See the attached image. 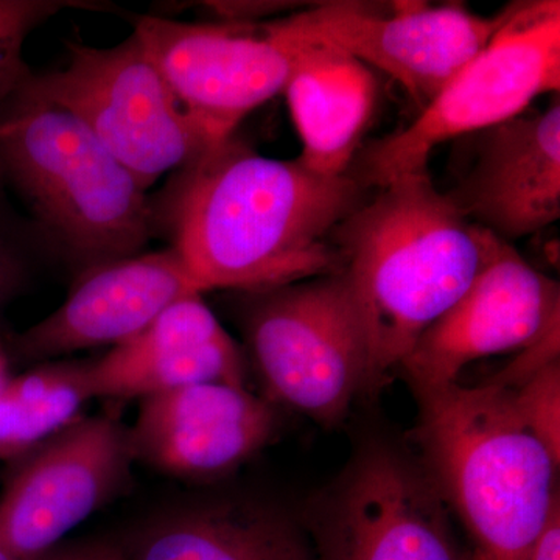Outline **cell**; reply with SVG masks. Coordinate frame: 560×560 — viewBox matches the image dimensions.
<instances>
[{"instance_id":"cell-1","label":"cell","mask_w":560,"mask_h":560,"mask_svg":"<svg viewBox=\"0 0 560 560\" xmlns=\"http://www.w3.org/2000/svg\"><path fill=\"white\" fill-rule=\"evenodd\" d=\"M350 175L264 156L231 138L180 168L172 248L201 293H260L341 272L335 232L361 202Z\"/></svg>"},{"instance_id":"cell-2","label":"cell","mask_w":560,"mask_h":560,"mask_svg":"<svg viewBox=\"0 0 560 560\" xmlns=\"http://www.w3.org/2000/svg\"><path fill=\"white\" fill-rule=\"evenodd\" d=\"M500 242L438 190L429 172L393 180L342 221L335 246L366 337L364 393H377L399 370Z\"/></svg>"},{"instance_id":"cell-3","label":"cell","mask_w":560,"mask_h":560,"mask_svg":"<svg viewBox=\"0 0 560 560\" xmlns=\"http://www.w3.org/2000/svg\"><path fill=\"white\" fill-rule=\"evenodd\" d=\"M425 471L474 541L471 560H522L559 503V463L493 382L418 393Z\"/></svg>"},{"instance_id":"cell-4","label":"cell","mask_w":560,"mask_h":560,"mask_svg":"<svg viewBox=\"0 0 560 560\" xmlns=\"http://www.w3.org/2000/svg\"><path fill=\"white\" fill-rule=\"evenodd\" d=\"M31 73L0 109V173L86 270L140 254L153 231L147 190Z\"/></svg>"},{"instance_id":"cell-5","label":"cell","mask_w":560,"mask_h":560,"mask_svg":"<svg viewBox=\"0 0 560 560\" xmlns=\"http://www.w3.org/2000/svg\"><path fill=\"white\" fill-rule=\"evenodd\" d=\"M559 0L514 3L489 46L418 119L357 156L348 175L363 189H382L404 176L429 172L431 153L442 143L514 119L540 95L559 94Z\"/></svg>"},{"instance_id":"cell-6","label":"cell","mask_w":560,"mask_h":560,"mask_svg":"<svg viewBox=\"0 0 560 560\" xmlns=\"http://www.w3.org/2000/svg\"><path fill=\"white\" fill-rule=\"evenodd\" d=\"M31 79L86 124L145 190L219 143L187 113L135 33L113 47L70 43L61 69Z\"/></svg>"},{"instance_id":"cell-7","label":"cell","mask_w":560,"mask_h":560,"mask_svg":"<svg viewBox=\"0 0 560 560\" xmlns=\"http://www.w3.org/2000/svg\"><path fill=\"white\" fill-rule=\"evenodd\" d=\"M254 294L246 335L271 399L337 425L368 375L366 337L348 280L338 272Z\"/></svg>"},{"instance_id":"cell-8","label":"cell","mask_w":560,"mask_h":560,"mask_svg":"<svg viewBox=\"0 0 560 560\" xmlns=\"http://www.w3.org/2000/svg\"><path fill=\"white\" fill-rule=\"evenodd\" d=\"M136 38L212 140L231 138L249 113L283 94L307 43L285 20L135 21Z\"/></svg>"},{"instance_id":"cell-9","label":"cell","mask_w":560,"mask_h":560,"mask_svg":"<svg viewBox=\"0 0 560 560\" xmlns=\"http://www.w3.org/2000/svg\"><path fill=\"white\" fill-rule=\"evenodd\" d=\"M319 560H467L425 470L385 442L364 445L307 508Z\"/></svg>"},{"instance_id":"cell-10","label":"cell","mask_w":560,"mask_h":560,"mask_svg":"<svg viewBox=\"0 0 560 560\" xmlns=\"http://www.w3.org/2000/svg\"><path fill=\"white\" fill-rule=\"evenodd\" d=\"M480 16L458 3L394 2L389 13L330 2L285 18L298 38L324 44L381 70L425 108L489 46L510 16Z\"/></svg>"},{"instance_id":"cell-11","label":"cell","mask_w":560,"mask_h":560,"mask_svg":"<svg viewBox=\"0 0 560 560\" xmlns=\"http://www.w3.org/2000/svg\"><path fill=\"white\" fill-rule=\"evenodd\" d=\"M128 429L114 416L80 418L13 460L0 492V547L36 560L109 503L132 463Z\"/></svg>"},{"instance_id":"cell-12","label":"cell","mask_w":560,"mask_h":560,"mask_svg":"<svg viewBox=\"0 0 560 560\" xmlns=\"http://www.w3.org/2000/svg\"><path fill=\"white\" fill-rule=\"evenodd\" d=\"M560 326L559 283L501 241L466 293L401 361L416 394L458 382L471 361L528 348Z\"/></svg>"},{"instance_id":"cell-13","label":"cell","mask_w":560,"mask_h":560,"mask_svg":"<svg viewBox=\"0 0 560 560\" xmlns=\"http://www.w3.org/2000/svg\"><path fill=\"white\" fill-rule=\"evenodd\" d=\"M276 419L270 401L243 385L198 383L142 399L128 442L132 459L162 474L208 480L264 448Z\"/></svg>"},{"instance_id":"cell-14","label":"cell","mask_w":560,"mask_h":560,"mask_svg":"<svg viewBox=\"0 0 560 560\" xmlns=\"http://www.w3.org/2000/svg\"><path fill=\"white\" fill-rule=\"evenodd\" d=\"M195 293L201 291L173 248L95 265L84 271L68 300L21 334L13 348L28 361L116 348Z\"/></svg>"},{"instance_id":"cell-15","label":"cell","mask_w":560,"mask_h":560,"mask_svg":"<svg viewBox=\"0 0 560 560\" xmlns=\"http://www.w3.org/2000/svg\"><path fill=\"white\" fill-rule=\"evenodd\" d=\"M477 156L447 194L475 224L510 243L560 217V101L478 132Z\"/></svg>"},{"instance_id":"cell-16","label":"cell","mask_w":560,"mask_h":560,"mask_svg":"<svg viewBox=\"0 0 560 560\" xmlns=\"http://www.w3.org/2000/svg\"><path fill=\"white\" fill-rule=\"evenodd\" d=\"M245 374L237 342L201 293L176 301L131 340L88 361L92 399L142 400L198 383L245 386Z\"/></svg>"},{"instance_id":"cell-17","label":"cell","mask_w":560,"mask_h":560,"mask_svg":"<svg viewBox=\"0 0 560 560\" xmlns=\"http://www.w3.org/2000/svg\"><path fill=\"white\" fill-rule=\"evenodd\" d=\"M378 91L370 66L335 47L307 43L283 90L304 167L327 178L348 175L377 109Z\"/></svg>"},{"instance_id":"cell-18","label":"cell","mask_w":560,"mask_h":560,"mask_svg":"<svg viewBox=\"0 0 560 560\" xmlns=\"http://www.w3.org/2000/svg\"><path fill=\"white\" fill-rule=\"evenodd\" d=\"M130 560H316L304 530L276 508L215 501L173 512L142 534Z\"/></svg>"},{"instance_id":"cell-19","label":"cell","mask_w":560,"mask_h":560,"mask_svg":"<svg viewBox=\"0 0 560 560\" xmlns=\"http://www.w3.org/2000/svg\"><path fill=\"white\" fill-rule=\"evenodd\" d=\"M90 400L88 361H47L10 378L0 390V463H13L68 429Z\"/></svg>"},{"instance_id":"cell-20","label":"cell","mask_w":560,"mask_h":560,"mask_svg":"<svg viewBox=\"0 0 560 560\" xmlns=\"http://www.w3.org/2000/svg\"><path fill=\"white\" fill-rule=\"evenodd\" d=\"M77 5L65 0H0V109L31 72L22 57L28 35L55 14Z\"/></svg>"},{"instance_id":"cell-21","label":"cell","mask_w":560,"mask_h":560,"mask_svg":"<svg viewBox=\"0 0 560 560\" xmlns=\"http://www.w3.org/2000/svg\"><path fill=\"white\" fill-rule=\"evenodd\" d=\"M511 394L523 425L560 463V360L511 389Z\"/></svg>"},{"instance_id":"cell-22","label":"cell","mask_w":560,"mask_h":560,"mask_svg":"<svg viewBox=\"0 0 560 560\" xmlns=\"http://www.w3.org/2000/svg\"><path fill=\"white\" fill-rule=\"evenodd\" d=\"M21 278L20 254L16 253L7 232L0 226V305L14 293L16 287L20 285Z\"/></svg>"},{"instance_id":"cell-23","label":"cell","mask_w":560,"mask_h":560,"mask_svg":"<svg viewBox=\"0 0 560 560\" xmlns=\"http://www.w3.org/2000/svg\"><path fill=\"white\" fill-rule=\"evenodd\" d=\"M522 560H560V504L552 508L547 525Z\"/></svg>"},{"instance_id":"cell-24","label":"cell","mask_w":560,"mask_h":560,"mask_svg":"<svg viewBox=\"0 0 560 560\" xmlns=\"http://www.w3.org/2000/svg\"><path fill=\"white\" fill-rule=\"evenodd\" d=\"M36 560H130L116 547L106 544H88L79 547L55 548Z\"/></svg>"},{"instance_id":"cell-25","label":"cell","mask_w":560,"mask_h":560,"mask_svg":"<svg viewBox=\"0 0 560 560\" xmlns=\"http://www.w3.org/2000/svg\"><path fill=\"white\" fill-rule=\"evenodd\" d=\"M9 381V355H7L5 348H3L2 341H0V390Z\"/></svg>"},{"instance_id":"cell-26","label":"cell","mask_w":560,"mask_h":560,"mask_svg":"<svg viewBox=\"0 0 560 560\" xmlns=\"http://www.w3.org/2000/svg\"><path fill=\"white\" fill-rule=\"evenodd\" d=\"M0 560H14V559L11 558L9 552H7L5 550H3L2 547H0Z\"/></svg>"}]
</instances>
